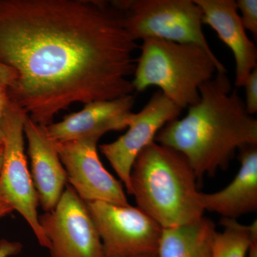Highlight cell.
I'll return each mask as SVG.
<instances>
[{
    "instance_id": "cell-1",
    "label": "cell",
    "mask_w": 257,
    "mask_h": 257,
    "mask_svg": "<svg viewBox=\"0 0 257 257\" xmlns=\"http://www.w3.org/2000/svg\"><path fill=\"white\" fill-rule=\"evenodd\" d=\"M112 1L0 0V64L10 99L42 126L73 103L133 94L139 48Z\"/></svg>"
},
{
    "instance_id": "cell-2",
    "label": "cell",
    "mask_w": 257,
    "mask_h": 257,
    "mask_svg": "<svg viewBox=\"0 0 257 257\" xmlns=\"http://www.w3.org/2000/svg\"><path fill=\"white\" fill-rule=\"evenodd\" d=\"M199 94L187 115L167 123L155 140L184 155L198 182L226 169L241 147L257 145V120L248 114L226 72L204 83Z\"/></svg>"
},
{
    "instance_id": "cell-3",
    "label": "cell",
    "mask_w": 257,
    "mask_h": 257,
    "mask_svg": "<svg viewBox=\"0 0 257 257\" xmlns=\"http://www.w3.org/2000/svg\"><path fill=\"white\" fill-rule=\"evenodd\" d=\"M197 182L184 155L153 142L134 162L130 194L139 209L162 228L175 227L204 216Z\"/></svg>"
},
{
    "instance_id": "cell-4",
    "label": "cell",
    "mask_w": 257,
    "mask_h": 257,
    "mask_svg": "<svg viewBox=\"0 0 257 257\" xmlns=\"http://www.w3.org/2000/svg\"><path fill=\"white\" fill-rule=\"evenodd\" d=\"M139 47L134 90L143 92L155 86L182 110L199 101L204 83L217 72H226L214 52L196 44L148 38Z\"/></svg>"
},
{
    "instance_id": "cell-5",
    "label": "cell",
    "mask_w": 257,
    "mask_h": 257,
    "mask_svg": "<svg viewBox=\"0 0 257 257\" xmlns=\"http://www.w3.org/2000/svg\"><path fill=\"white\" fill-rule=\"evenodd\" d=\"M125 28L135 40L160 39L194 43L213 52L203 32V13L194 0H117Z\"/></svg>"
},
{
    "instance_id": "cell-6",
    "label": "cell",
    "mask_w": 257,
    "mask_h": 257,
    "mask_svg": "<svg viewBox=\"0 0 257 257\" xmlns=\"http://www.w3.org/2000/svg\"><path fill=\"white\" fill-rule=\"evenodd\" d=\"M27 116L20 106L10 99L2 124L3 161L0 171V201L18 211L40 244L49 249L50 243L39 220L38 196L25 153L24 125Z\"/></svg>"
},
{
    "instance_id": "cell-7",
    "label": "cell",
    "mask_w": 257,
    "mask_h": 257,
    "mask_svg": "<svg viewBox=\"0 0 257 257\" xmlns=\"http://www.w3.org/2000/svg\"><path fill=\"white\" fill-rule=\"evenodd\" d=\"M105 257L157 253L162 227L138 207L86 202Z\"/></svg>"
},
{
    "instance_id": "cell-8",
    "label": "cell",
    "mask_w": 257,
    "mask_h": 257,
    "mask_svg": "<svg viewBox=\"0 0 257 257\" xmlns=\"http://www.w3.org/2000/svg\"><path fill=\"white\" fill-rule=\"evenodd\" d=\"M51 257H105L87 204L66 186L55 209L39 216Z\"/></svg>"
},
{
    "instance_id": "cell-9",
    "label": "cell",
    "mask_w": 257,
    "mask_h": 257,
    "mask_svg": "<svg viewBox=\"0 0 257 257\" xmlns=\"http://www.w3.org/2000/svg\"><path fill=\"white\" fill-rule=\"evenodd\" d=\"M182 111L158 89L141 111L133 113L124 135L112 143L99 146L101 153L109 161L128 194L130 174L137 157L155 142L161 128L178 119Z\"/></svg>"
},
{
    "instance_id": "cell-10",
    "label": "cell",
    "mask_w": 257,
    "mask_h": 257,
    "mask_svg": "<svg viewBox=\"0 0 257 257\" xmlns=\"http://www.w3.org/2000/svg\"><path fill=\"white\" fill-rule=\"evenodd\" d=\"M95 138L55 143L67 182L84 202H104L127 206L122 184L104 168Z\"/></svg>"
},
{
    "instance_id": "cell-11",
    "label": "cell",
    "mask_w": 257,
    "mask_h": 257,
    "mask_svg": "<svg viewBox=\"0 0 257 257\" xmlns=\"http://www.w3.org/2000/svg\"><path fill=\"white\" fill-rule=\"evenodd\" d=\"M135 101V96L128 94L111 100L87 103L78 112L47 126V135L55 143L84 138L99 140L109 132L127 128Z\"/></svg>"
},
{
    "instance_id": "cell-12",
    "label": "cell",
    "mask_w": 257,
    "mask_h": 257,
    "mask_svg": "<svg viewBox=\"0 0 257 257\" xmlns=\"http://www.w3.org/2000/svg\"><path fill=\"white\" fill-rule=\"evenodd\" d=\"M31 161V176L39 204L45 212L55 209L67 186V177L55 144L47 135L46 126L28 116L24 125Z\"/></svg>"
},
{
    "instance_id": "cell-13",
    "label": "cell",
    "mask_w": 257,
    "mask_h": 257,
    "mask_svg": "<svg viewBox=\"0 0 257 257\" xmlns=\"http://www.w3.org/2000/svg\"><path fill=\"white\" fill-rule=\"evenodd\" d=\"M202 10L203 24L210 26L234 55L235 85L241 87L257 68V48L243 28L234 0H194Z\"/></svg>"
},
{
    "instance_id": "cell-14",
    "label": "cell",
    "mask_w": 257,
    "mask_h": 257,
    "mask_svg": "<svg viewBox=\"0 0 257 257\" xmlns=\"http://www.w3.org/2000/svg\"><path fill=\"white\" fill-rule=\"evenodd\" d=\"M241 167L232 182L214 193H200L204 211L236 219L257 210V145L239 149Z\"/></svg>"
},
{
    "instance_id": "cell-15",
    "label": "cell",
    "mask_w": 257,
    "mask_h": 257,
    "mask_svg": "<svg viewBox=\"0 0 257 257\" xmlns=\"http://www.w3.org/2000/svg\"><path fill=\"white\" fill-rule=\"evenodd\" d=\"M216 232L214 223L204 216L189 224L162 228L157 257H211Z\"/></svg>"
},
{
    "instance_id": "cell-16",
    "label": "cell",
    "mask_w": 257,
    "mask_h": 257,
    "mask_svg": "<svg viewBox=\"0 0 257 257\" xmlns=\"http://www.w3.org/2000/svg\"><path fill=\"white\" fill-rule=\"evenodd\" d=\"M223 230L217 231L213 241L211 257H246L253 241L257 240V221L244 225L236 219L221 221Z\"/></svg>"
},
{
    "instance_id": "cell-17",
    "label": "cell",
    "mask_w": 257,
    "mask_h": 257,
    "mask_svg": "<svg viewBox=\"0 0 257 257\" xmlns=\"http://www.w3.org/2000/svg\"><path fill=\"white\" fill-rule=\"evenodd\" d=\"M240 18L245 30L252 34L257 39V1L256 0H238L236 1Z\"/></svg>"
},
{
    "instance_id": "cell-18",
    "label": "cell",
    "mask_w": 257,
    "mask_h": 257,
    "mask_svg": "<svg viewBox=\"0 0 257 257\" xmlns=\"http://www.w3.org/2000/svg\"><path fill=\"white\" fill-rule=\"evenodd\" d=\"M244 104L248 114L253 116L257 112V68L253 69L245 81Z\"/></svg>"
},
{
    "instance_id": "cell-19",
    "label": "cell",
    "mask_w": 257,
    "mask_h": 257,
    "mask_svg": "<svg viewBox=\"0 0 257 257\" xmlns=\"http://www.w3.org/2000/svg\"><path fill=\"white\" fill-rule=\"evenodd\" d=\"M10 99L8 86L0 82V148L3 146V128H2L3 116Z\"/></svg>"
},
{
    "instance_id": "cell-20",
    "label": "cell",
    "mask_w": 257,
    "mask_h": 257,
    "mask_svg": "<svg viewBox=\"0 0 257 257\" xmlns=\"http://www.w3.org/2000/svg\"><path fill=\"white\" fill-rule=\"evenodd\" d=\"M23 250V245L17 241L0 240V257H10L18 255Z\"/></svg>"
},
{
    "instance_id": "cell-21",
    "label": "cell",
    "mask_w": 257,
    "mask_h": 257,
    "mask_svg": "<svg viewBox=\"0 0 257 257\" xmlns=\"http://www.w3.org/2000/svg\"><path fill=\"white\" fill-rule=\"evenodd\" d=\"M16 79L17 75L14 70L0 64V82L10 88L14 85Z\"/></svg>"
},
{
    "instance_id": "cell-22",
    "label": "cell",
    "mask_w": 257,
    "mask_h": 257,
    "mask_svg": "<svg viewBox=\"0 0 257 257\" xmlns=\"http://www.w3.org/2000/svg\"><path fill=\"white\" fill-rule=\"evenodd\" d=\"M13 211H14V209H13L11 206L0 201V219L8 215V214H11Z\"/></svg>"
},
{
    "instance_id": "cell-23",
    "label": "cell",
    "mask_w": 257,
    "mask_h": 257,
    "mask_svg": "<svg viewBox=\"0 0 257 257\" xmlns=\"http://www.w3.org/2000/svg\"><path fill=\"white\" fill-rule=\"evenodd\" d=\"M248 257H257V240L253 241L248 253Z\"/></svg>"
},
{
    "instance_id": "cell-24",
    "label": "cell",
    "mask_w": 257,
    "mask_h": 257,
    "mask_svg": "<svg viewBox=\"0 0 257 257\" xmlns=\"http://www.w3.org/2000/svg\"><path fill=\"white\" fill-rule=\"evenodd\" d=\"M3 147L0 148V171H1L2 165H3Z\"/></svg>"
},
{
    "instance_id": "cell-25",
    "label": "cell",
    "mask_w": 257,
    "mask_h": 257,
    "mask_svg": "<svg viewBox=\"0 0 257 257\" xmlns=\"http://www.w3.org/2000/svg\"><path fill=\"white\" fill-rule=\"evenodd\" d=\"M133 257H157V253H152V254L143 255V256H138Z\"/></svg>"
}]
</instances>
